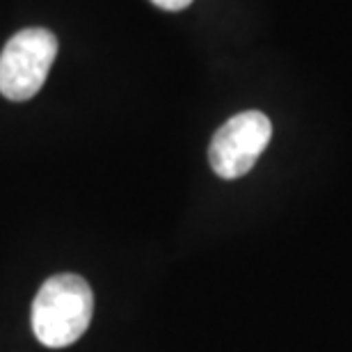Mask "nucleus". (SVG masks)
Wrapping results in <instances>:
<instances>
[{
  "label": "nucleus",
  "mask_w": 352,
  "mask_h": 352,
  "mask_svg": "<svg viewBox=\"0 0 352 352\" xmlns=\"http://www.w3.org/2000/svg\"><path fill=\"white\" fill-rule=\"evenodd\" d=\"M272 138V124L263 112L245 110L222 124L210 140L208 160L220 179H241L248 174Z\"/></svg>",
  "instance_id": "obj_3"
},
{
  "label": "nucleus",
  "mask_w": 352,
  "mask_h": 352,
  "mask_svg": "<svg viewBox=\"0 0 352 352\" xmlns=\"http://www.w3.org/2000/svg\"><path fill=\"white\" fill-rule=\"evenodd\" d=\"M151 3L163 7V10H167V12H181V10H186V7L192 5V0H151Z\"/></svg>",
  "instance_id": "obj_4"
},
{
  "label": "nucleus",
  "mask_w": 352,
  "mask_h": 352,
  "mask_svg": "<svg viewBox=\"0 0 352 352\" xmlns=\"http://www.w3.org/2000/svg\"><path fill=\"white\" fill-rule=\"evenodd\" d=\"M58 55V37L46 28H25L0 53V94L28 101L44 87Z\"/></svg>",
  "instance_id": "obj_2"
},
{
  "label": "nucleus",
  "mask_w": 352,
  "mask_h": 352,
  "mask_svg": "<svg viewBox=\"0 0 352 352\" xmlns=\"http://www.w3.org/2000/svg\"><path fill=\"white\" fill-rule=\"evenodd\" d=\"M94 295L78 274H55L41 284L32 302V332L46 348H67L87 332Z\"/></svg>",
  "instance_id": "obj_1"
}]
</instances>
